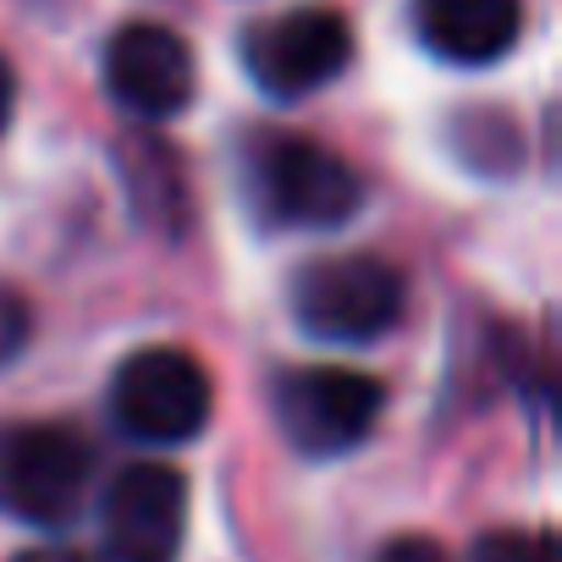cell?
Listing matches in <instances>:
<instances>
[{"label": "cell", "mask_w": 562, "mask_h": 562, "mask_svg": "<svg viewBox=\"0 0 562 562\" xmlns=\"http://www.w3.org/2000/svg\"><path fill=\"white\" fill-rule=\"evenodd\" d=\"M408 281L381 254H321L293 276V321L331 348H364L403 321Z\"/></svg>", "instance_id": "1"}, {"label": "cell", "mask_w": 562, "mask_h": 562, "mask_svg": "<svg viewBox=\"0 0 562 562\" xmlns=\"http://www.w3.org/2000/svg\"><path fill=\"white\" fill-rule=\"evenodd\" d=\"M248 204L265 226L326 232L359 215L364 182L315 138H259L248 155Z\"/></svg>", "instance_id": "2"}, {"label": "cell", "mask_w": 562, "mask_h": 562, "mask_svg": "<svg viewBox=\"0 0 562 562\" xmlns=\"http://www.w3.org/2000/svg\"><path fill=\"white\" fill-rule=\"evenodd\" d=\"M215 386L188 348H138L111 375V419L144 447H182L210 425Z\"/></svg>", "instance_id": "3"}, {"label": "cell", "mask_w": 562, "mask_h": 562, "mask_svg": "<svg viewBox=\"0 0 562 562\" xmlns=\"http://www.w3.org/2000/svg\"><path fill=\"white\" fill-rule=\"evenodd\" d=\"M270 408L281 436L304 458H342L375 430L386 408V386L348 364H293L276 375Z\"/></svg>", "instance_id": "4"}, {"label": "cell", "mask_w": 562, "mask_h": 562, "mask_svg": "<svg viewBox=\"0 0 562 562\" xmlns=\"http://www.w3.org/2000/svg\"><path fill=\"white\" fill-rule=\"evenodd\" d=\"M94 452L67 425H0V513L61 529L89 496Z\"/></svg>", "instance_id": "5"}, {"label": "cell", "mask_w": 562, "mask_h": 562, "mask_svg": "<svg viewBox=\"0 0 562 562\" xmlns=\"http://www.w3.org/2000/svg\"><path fill=\"white\" fill-rule=\"evenodd\" d=\"M353 61V29L331 7H293L243 34V67L270 100H304L342 78Z\"/></svg>", "instance_id": "6"}, {"label": "cell", "mask_w": 562, "mask_h": 562, "mask_svg": "<svg viewBox=\"0 0 562 562\" xmlns=\"http://www.w3.org/2000/svg\"><path fill=\"white\" fill-rule=\"evenodd\" d=\"M111 562H177L188 535V480L171 463H127L100 502Z\"/></svg>", "instance_id": "7"}, {"label": "cell", "mask_w": 562, "mask_h": 562, "mask_svg": "<svg viewBox=\"0 0 562 562\" xmlns=\"http://www.w3.org/2000/svg\"><path fill=\"white\" fill-rule=\"evenodd\" d=\"M105 94L138 116V122H171L188 111L193 89H199V67L193 50L177 29L166 23H122L105 40Z\"/></svg>", "instance_id": "8"}, {"label": "cell", "mask_w": 562, "mask_h": 562, "mask_svg": "<svg viewBox=\"0 0 562 562\" xmlns=\"http://www.w3.org/2000/svg\"><path fill=\"white\" fill-rule=\"evenodd\" d=\"M414 34L452 67H491L524 34V0H414Z\"/></svg>", "instance_id": "9"}, {"label": "cell", "mask_w": 562, "mask_h": 562, "mask_svg": "<svg viewBox=\"0 0 562 562\" xmlns=\"http://www.w3.org/2000/svg\"><path fill=\"white\" fill-rule=\"evenodd\" d=\"M474 562H557V551H551V535H513V529H502V535L480 540Z\"/></svg>", "instance_id": "10"}, {"label": "cell", "mask_w": 562, "mask_h": 562, "mask_svg": "<svg viewBox=\"0 0 562 562\" xmlns=\"http://www.w3.org/2000/svg\"><path fill=\"white\" fill-rule=\"evenodd\" d=\"M375 562H452V557H447V546L430 540V535H397V540H386V546L375 551Z\"/></svg>", "instance_id": "11"}, {"label": "cell", "mask_w": 562, "mask_h": 562, "mask_svg": "<svg viewBox=\"0 0 562 562\" xmlns=\"http://www.w3.org/2000/svg\"><path fill=\"white\" fill-rule=\"evenodd\" d=\"M12 105H18V72H12L7 56H0V127L12 122Z\"/></svg>", "instance_id": "12"}, {"label": "cell", "mask_w": 562, "mask_h": 562, "mask_svg": "<svg viewBox=\"0 0 562 562\" xmlns=\"http://www.w3.org/2000/svg\"><path fill=\"white\" fill-rule=\"evenodd\" d=\"M12 562H89V557L72 551V546H34V551H23V557H12Z\"/></svg>", "instance_id": "13"}]
</instances>
